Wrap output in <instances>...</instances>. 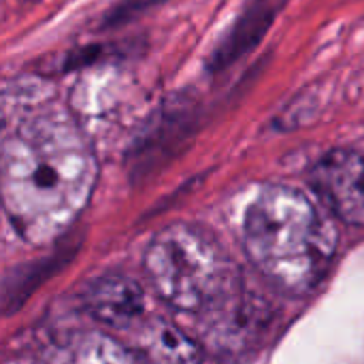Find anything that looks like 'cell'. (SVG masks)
<instances>
[{
	"label": "cell",
	"instance_id": "obj_2",
	"mask_svg": "<svg viewBox=\"0 0 364 364\" xmlns=\"http://www.w3.org/2000/svg\"><path fill=\"white\" fill-rule=\"evenodd\" d=\"M243 247L267 279L305 294L324 277L337 252V232L305 192L271 183L245 209Z\"/></svg>",
	"mask_w": 364,
	"mask_h": 364
},
{
	"label": "cell",
	"instance_id": "obj_3",
	"mask_svg": "<svg viewBox=\"0 0 364 364\" xmlns=\"http://www.w3.org/2000/svg\"><path fill=\"white\" fill-rule=\"evenodd\" d=\"M145 273L156 294L177 311L203 314L237 286V269L222 245L203 228L171 224L145 252Z\"/></svg>",
	"mask_w": 364,
	"mask_h": 364
},
{
	"label": "cell",
	"instance_id": "obj_4",
	"mask_svg": "<svg viewBox=\"0 0 364 364\" xmlns=\"http://www.w3.org/2000/svg\"><path fill=\"white\" fill-rule=\"evenodd\" d=\"M309 183L331 213L350 226H364V151H328L311 168Z\"/></svg>",
	"mask_w": 364,
	"mask_h": 364
},
{
	"label": "cell",
	"instance_id": "obj_6",
	"mask_svg": "<svg viewBox=\"0 0 364 364\" xmlns=\"http://www.w3.org/2000/svg\"><path fill=\"white\" fill-rule=\"evenodd\" d=\"M81 303L92 318L111 328H128L145 311L143 288L117 273L92 279L81 292Z\"/></svg>",
	"mask_w": 364,
	"mask_h": 364
},
{
	"label": "cell",
	"instance_id": "obj_7",
	"mask_svg": "<svg viewBox=\"0 0 364 364\" xmlns=\"http://www.w3.org/2000/svg\"><path fill=\"white\" fill-rule=\"evenodd\" d=\"M196 122L198 109L192 100L166 102L136 141V168H149L160 158H166L181 145H186L188 136H192L196 130Z\"/></svg>",
	"mask_w": 364,
	"mask_h": 364
},
{
	"label": "cell",
	"instance_id": "obj_8",
	"mask_svg": "<svg viewBox=\"0 0 364 364\" xmlns=\"http://www.w3.org/2000/svg\"><path fill=\"white\" fill-rule=\"evenodd\" d=\"M136 350L145 364H200L203 348L166 320H149L139 333Z\"/></svg>",
	"mask_w": 364,
	"mask_h": 364
},
{
	"label": "cell",
	"instance_id": "obj_10",
	"mask_svg": "<svg viewBox=\"0 0 364 364\" xmlns=\"http://www.w3.org/2000/svg\"><path fill=\"white\" fill-rule=\"evenodd\" d=\"M122 53V45L119 43H96V45H87L81 49H75L70 53L64 55V60L58 64L60 73L66 70H75V68H83L90 66L94 62H105L109 58H115Z\"/></svg>",
	"mask_w": 364,
	"mask_h": 364
},
{
	"label": "cell",
	"instance_id": "obj_5",
	"mask_svg": "<svg viewBox=\"0 0 364 364\" xmlns=\"http://www.w3.org/2000/svg\"><path fill=\"white\" fill-rule=\"evenodd\" d=\"M288 0H245L239 17L226 30L224 38L211 51L205 68L209 75H218L228 70L235 62L245 58L254 51L262 38L267 36L269 28L282 13Z\"/></svg>",
	"mask_w": 364,
	"mask_h": 364
},
{
	"label": "cell",
	"instance_id": "obj_1",
	"mask_svg": "<svg viewBox=\"0 0 364 364\" xmlns=\"http://www.w3.org/2000/svg\"><path fill=\"white\" fill-rule=\"evenodd\" d=\"M96 175L66 117L41 115L15 128L2 147V203L15 232L32 245L55 241L85 209Z\"/></svg>",
	"mask_w": 364,
	"mask_h": 364
},
{
	"label": "cell",
	"instance_id": "obj_9",
	"mask_svg": "<svg viewBox=\"0 0 364 364\" xmlns=\"http://www.w3.org/2000/svg\"><path fill=\"white\" fill-rule=\"evenodd\" d=\"M70 364H145L139 350H130L111 335L85 333L70 352Z\"/></svg>",
	"mask_w": 364,
	"mask_h": 364
}]
</instances>
